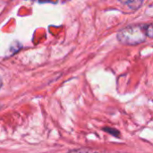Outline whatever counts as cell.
<instances>
[{"instance_id":"5","label":"cell","mask_w":153,"mask_h":153,"mask_svg":"<svg viewBox=\"0 0 153 153\" xmlns=\"http://www.w3.org/2000/svg\"><path fill=\"white\" fill-rule=\"evenodd\" d=\"M146 35L149 38H152V24H148L147 28H146Z\"/></svg>"},{"instance_id":"4","label":"cell","mask_w":153,"mask_h":153,"mask_svg":"<svg viewBox=\"0 0 153 153\" xmlns=\"http://www.w3.org/2000/svg\"><path fill=\"white\" fill-rule=\"evenodd\" d=\"M123 4H127V5H129V7H130V8L134 9V5H136V7H137V8H139V7H140V5L143 4V2H139V1H133V2H123Z\"/></svg>"},{"instance_id":"7","label":"cell","mask_w":153,"mask_h":153,"mask_svg":"<svg viewBox=\"0 0 153 153\" xmlns=\"http://www.w3.org/2000/svg\"><path fill=\"white\" fill-rule=\"evenodd\" d=\"M0 108H1V106H0Z\"/></svg>"},{"instance_id":"2","label":"cell","mask_w":153,"mask_h":153,"mask_svg":"<svg viewBox=\"0 0 153 153\" xmlns=\"http://www.w3.org/2000/svg\"><path fill=\"white\" fill-rule=\"evenodd\" d=\"M68 153H99L96 150L90 149V148H81L76 150H72Z\"/></svg>"},{"instance_id":"6","label":"cell","mask_w":153,"mask_h":153,"mask_svg":"<svg viewBox=\"0 0 153 153\" xmlns=\"http://www.w3.org/2000/svg\"><path fill=\"white\" fill-rule=\"evenodd\" d=\"M2 85H3V82H2V79H1V77H0V89L2 88Z\"/></svg>"},{"instance_id":"1","label":"cell","mask_w":153,"mask_h":153,"mask_svg":"<svg viewBox=\"0 0 153 153\" xmlns=\"http://www.w3.org/2000/svg\"><path fill=\"white\" fill-rule=\"evenodd\" d=\"M148 24H133L120 30L117 39L125 45L134 46L144 42L147 39L146 28Z\"/></svg>"},{"instance_id":"3","label":"cell","mask_w":153,"mask_h":153,"mask_svg":"<svg viewBox=\"0 0 153 153\" xmlns=\"http://www.w3.org/2000/svg\"><path fill=\"white\" fill-rule=\"evenodd\" d=\"M103 131L108 133V134H111L112 135H114L115 137H120V133L116 130V129H113V128H108V127H104L103 128Z\"/></svg>"}]
</instances>
